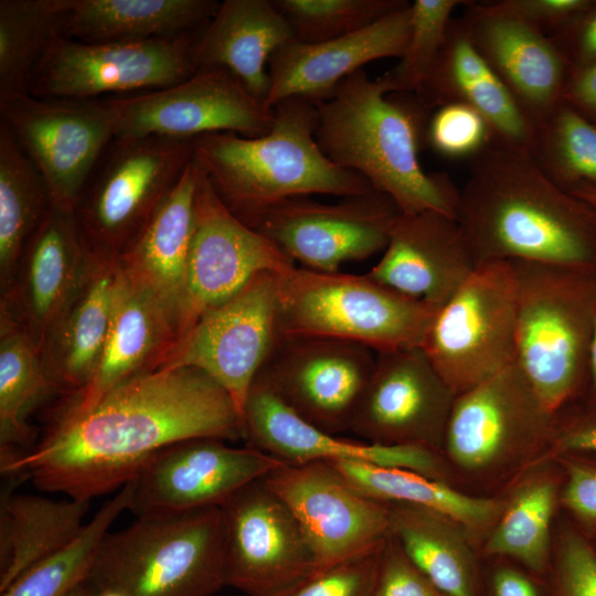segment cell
<instances>
[{"label": "cell", "mask_w": 596, "mask_h": 596, "mask_svg": "<svg viewBox=\"0 0 596 596\" xmlns=\"http://www.w3.org/2000/svg\"><path fill=\"white\" fill-rule=\"evenodd\" d=\"M196 437L243 439L232 398L198 369L158 368L118 383L81 417L53 423L1 476L91 501L123 488L157 451Z\"/></svg>", "instance_id": "6da1fadb"}, {"label": "cell", "mask_w": 596, "mask_h": 596, "mask_svg": "<svg viewBox=\"0 0 596 596\" xmlns=\"http://www.w3.org/2000/svg\"><path fill=\"white\" fill-rule=\"evenodd\" d=\"M469 163L456 219L478 265L596 269V210L550 179L531 152L493 139Z\"/></svg>", "instance_id": "7a4b0ae2"}, {"label": "cell", "mask_w": 596, "mask_h": 596, "mask_svg": "<svg viewBox=\"0 0 596 596\" xmlns=\"http://www.w3.org/2000/svg\"><path fill=\"white\" fill-rule=\"evenodd\" d=\"M316 105V139L333 163L364 177L403 214L456 219L459 190L447 173L425 171L418 158L432 111L416 94L392 93L362 68Z\"/></svg>", "instance_id": "3957f363"}, {"label": "cell", "mask_w": 596, "mask_h": 596, "mask_svg": "<svg viewBox=\"0 0 596 596\" xmlns=\"http://www.w3.org/2000/svg\"><path fill=\"white\" fill-rule=\"evenodd\" d=\"M259 137L215 132L193 139V159L228 210L246 225L268 207L298 196L340 198L374 191L361 174L333 163L316 139L317 105L290 97L274 107Z\"/></svg>", "instance_id": "277c9868"}, {"label": "cell", "mask_w": 596, "mask_h": 596, "mask_svg": "<svg viewBox=\"0 0 596 596\" xmlns=\"http://www.w3.org/2000/svg\"><path fill=\"white\" fill-rule=\"evenodd\" d=\"M510 263L515 280V363L544 407L558 417L587 394L596 269Z\"/></svg>", "instance_id": "5b68a950"}, {"label": "cell", "mask_w": 596, "mask_h": 596, "mask_svg": "<svg viewBox=\"0 0 596 596\" xmlns=\"http://www.w3.org/2000/svg\"><path fill=\"white\" fill-rule=\"evenodd\" d=\"M120 596H211L225 586L221 508L137 517L107 533L87 581Z\"/></svg>", "instance_id": "8992f818"}, {"label": "cell", "mask_w": 596, "mask_h": 596, "mask_svg": "<svg viewBox=\"0 0 596 596\" xmlns=\"http://www.w3.org/2000/svg\"><path fill=\"white\" fill-rule=\"evenodd\" d=\"M284 337L360 343L374 352L421 347L437 309L365 275L291 267L277 274Z\"/></svg>", "instance_id": "52a82bcc"}, {"label": "cell", "mask_w": 596, "mask_h": 596, "mask_svg": "<svg viewBox=\"0 0 596 596\" xmlns=\"http://www.w3.org/2000/svg\"><path fill=\"white\" fill-rule=\"evenodd\" d=\"M193 160V139L114 138L93 168L74 214L94 253L118 257Z\"/></svg>", "instance_id": "ba28073f"}, {"label": "cell", "mask_w": 596, "mask_h": 596, "mask_svg": "<svg viewBox=\"0 0 596 596\" xmlns=\"http://www.w3.org/2000/svg\"><path fill=\"white\" fill-rule=\"evenodd\" d=\"M556 425L514 362L455 397L441 454L467 475L499 476L549 451Z\"/></svg>", "instance_id": "9c48e42d"}, {"label": "cell", "mask_w": 596, "mask_h": 596, "mask_svg": "<svg viewBox=\"0 0 596 596\" xmlns=\"http://www.w3.org/2000/svg\"><path fill=\"white\" fill-rule=\"evenodd\" d=\"M421 348L456 396L512 365L517 305L511 263L478 265L437 310Z\"/></svg>", "instance_id": "30bf717a"}, {"label": "cell", "mask_w": 596, "mask_h": 596, "mask_svg": "<svg viewBox=\"0 0 596 596\" xmlns=\"http://www.w3.org/2000/svg\"><path fill=\"white\" fill-rule=\"evenodd\" d=\"M201 31L107 43L79 42L57 33L32 74L29 94L38 98L100 99L179 84L198 71L194 47Z\"/></svg>", "instance_id": "8fae6325"}, {"label": "cell", "mask_w": 596, "mask_h": 596, "mask_svg": "<svg viewBox=\"0 0 596 596\" xmlns=\"http://www.w3.org/2000/svg\"><path fill=\"white\" fill-rule=\"evenodd\" d=\"M279 336L277 274L260 273L230 299L203 312L159 368L204 372L230 395L243 426L249 389Z\"/></svg>", "instance_id": "7c38bea8"}, {"label": "cell", "mask_w": 596, "mask_h": 596, "mask_svg": "<svg viewBox=\"0 0 596 596\" xmlns=\"http://www.w3.org/2000/svg\"><path fill=\"white\" fill-rule=\"evenodd\" d=\"M102 99L111 115L115 138L194 139L215 132L259 137L270 130L275 118L274 108L221 67L198 70L166 88Z\"/></svg>", "instance_id": "4fadbf2b"}, {"label": "cell", "mask_w": 596, "mask_h": 596, "mask_svg": "<svg viewBox=\"0 0 596 596\" xmlns=\"http://www.w3.org/2000/svg\"><path fill=\"white\" fill-rule=\"evenodd\" d=\"M0 120L43 177L51 204L74 212L93 168L115 138L104 100L25 94L0 100Z\"/></svg>", "instance_id": "5bb4252c"}, {"label": "cell", "mask_w": 596, "mask_h": 596, "mask_svg": "<svg viewBox=\"0 0 596 596\" xmlns=\"http://www.w3.org/2000/svg\"><path fill=\"white\" fill-rule=\"evenodd\" d=\"M400 213L394 202L376 190L336 203L298 196L268 207L248 226L302 268L336 273L345 263L383 252Z\"/></svg>", "instance_id": "9a60e30c"}, {"label": "cell", "mask_w": 596, "mask_h": 596, "mask_svg": "<svg viewBox=\"0 0 596 596\" xmlns=\"http://www.w3.org/2000/svg\"><path fill=\"white\" fill-rule=\"evenodd\" d=\"M264 481L299 522L313 555L311 574L379 549L390 534L387 503L329 462L286 464Z\"/></svg>", "instance_id": "2e32d148"}, {"label": "cell", "mask_w": 596, "mask_h": 596, "mask_svg": "<svg viewBox=\"0 0 596 596\" xmlns=\"http://www.w3.org/2000/svg\"><path fill=\"white\" fill-rule=\"evenodd\" d=\"M252 447L196 437L169 445L148 458L127 482L128 510L136 517L221 507L245 485L285 466Z\"/></svg>", "instance_id": "e0dca14e"}, {"label": "cell", "mask_w": 596, "mask_h": 596, "mask_svg": "<svg viewBox=\"0 0 596 596\" xmlns=\"http://www.w3.org/2000/svg\"><path fill=\"white\" fill-rule=\"evenodd\" d=\"M375 358L351 341L279 336L257 377L301 418L338 435L351 428Z\"/></svg>", "instance_id": "ac0fdd59"}, {"label": "cell", "mask_w": 596, "mask_h": 596, "mask_svg": "<svg viewBox=\"0 0 596 596\" xmlns=\"http://www.w3.org/2000/svg\"><path fill=\"white\" fill-rule=\"evenodd\" d=\"M224 581L247 596H269L313 570L309 542L286 503L254 480L221 507Z\"/></svg>", "instance_id": "d6986e66"}, {"label": "cell", "mask_w": 596, "mask_h": 596, "mask_svg": "<svg viewBox=\"0 0 596 596\" xmlns=\"http://www.w3.org/2000/svg\"><path fill=\"white\" fill-rule=\"evenodd\" d=\"M295 266L272 241L228 210L201 171L177 341L203 312L230 299L256 275L281 274Z\"/></svg>", "instance_id": "ffe728a7"}, {"label": "cell", "mask_w": 596, "mask_h": 596, "mask_svg": "<svg viewBox=\"0 0 596 596\" xmlns=\"http://www.w3.org/2000/svg\"><path fill=\"white\" fill-rule=\"evenodd\" d=\"M455 397L421 347L379 352L350 432L372 444L441 453Z\"/></svg>", "instance_id": "44dd1931"}, {"label": "cell", "mask_w": 596, "mask_h": 596, "mask_svg": "<svg viewBox=\"0 0 596 596\" xmlns=\"http://www.w3.org/2000/svg\"><path fill=\"white\" fill-rule=\"evenodd\" d=\"M243 439L248 447L288 465L363 462L406 469L449 483V466L441 453L421 446L379 445L340 438L297 415L259 377L255 379L245 401Z\"/></svg>", "instance_id": "7402d4cb"}, {"label": "cell", "mask_w": 596, "mask_h": 596, "mask_svg": "<svg viewBox=\"0 0 596 596\" xmlns=\"http://www.w3.org/2000/svg\"><path fill=\"white\" fill-rule=\"evenodd\" d=\"M92 252L74 212L53 206L28 241L0 311L42 350L85 279Z\"/></svg>", "instance_id": "603a6c76"}, {"label": "cell", "mask_w": 596, "mask_h": 596, "mask_svg": "<svg viewBox=\"0 0 596 596\" xmlns=\"http://www.w3.org/2000/svg\"><path fill=\"white\" fill-rule=\"evenodd\" d=\"M460 19L535 127L563 103L572 68L549 35L486 1H469Z\"/></svg>", "instance_id": "cb8c5ba5"}, {"label": "cell", "mask_w": 596, "mask_h": 596, "mask_svg": "<svg viewBox=\"0 0 596 596\" xmlns=\"http://www.w3.org/2000/svg\"><path fill=\"white\" fill-rule=\"evenodd\" d=\"M382 253L366 275L437 310L478 267L457 219L435 211L400 213Z\"/></svg>", "instance_id": "d4e9b609"}, {"label": "cell", "mask_w": 596, "mask_h": 596, "mask_svg": "<svg viewBox=\"0 0 596 596\" xmlns=\"http://www.w3.org/2000/svg\"><path fill=\"white\" fill-rule=\"evenodd\" d=\"M411 32V2L354 33L318 42H290L269 58V91L264 102L300 97L328 99L339 84L372 61L403 54Z\"/></svg>", "instance_id": "484cf974"}, {"label": "cell", "mask_w": 596, "mask_h": 596, "mask_svg": "<svg viewBox=\"0 0 596 596\" xmlns=\"http://www.w3.org/2000/svg\"><path fill=\"white\" fill-rule=\"evenodd\" d=\"M200 174L193 159L118 256L125 276L146 290L166 312L174 328L175 341L184 304L194 196Z\"/></svg>", "instance_id": "4316f807"}, {"label": "cell", "mask_w": 596, "mask_h": 596, "mask_svg": "<svg viewBox=\"0 0 596 596\" xmlns=\"http://www.w3.org/2000/svg\"><path fill=\"white\" fill-rule=\"evenodd\" d=\"M415 94L430 111L449 103L473 108L490 125L494 140L532 153L534 124L478 51L460 18L451 20L436 64Z\"/></svg>", "instance_id": "83f0119b"}, {"label": "cell", "mask_w": 596, "mask_h": 596, "mask_svg": "<svg viewBox=\"0 0 596 596\" xmlns=\"http://www.w3.org/2000/svg\"><path fill=\"white\" fill-rule=\"evenodd\" d=\"M174 342V328L166 312L121 270L110 328L96 370L87 386L64 403L54 423L81 417L118 383L159 368Z\"/></svg>", "instance_id": "f1b7e54d"}, {"label": "cell", "mask_w": 596, "mask_h": 596, "mask_svg": "<svg viewBox=\"0 0 596 596\" xmlns=\"http://www.w3.org/2000/svg\"><path fill=\"white\" fill-rule=\"evenodd\" d=\"M120 276L118 257L92 252L84 281L42 350L44 364L65 402L87 386L96 370L110 328Z\"/></svg>", "instance_id": "f546056e"}, {"label": "cell", "mask_w": 596, "mask_h": 596, "mask_svg": "<svg viewBox=\"0 0 596 596\" xmlns=\"http://www.w3.org/2000/svg\"><path fill=\"white\" fill-rule=\"evenodd\" d=\"M295 42L294 32L273 0H224L200 32L194 61L198 70L231 72L258 99L269 91V58Z\"/></svg>", "instance_id": "4dcf8cb0"}, {"label": "cell", "mask_w": 596, "mask_h": 596, "mask_svg": "<svg viewBox=\"0 0 596 596\" xmlns=\"http://www.w3.org/2000/svg\"><path fill=\"white\" fill-rule=\"evenodd\" d=\"M215 0H62L58 34L79 42H131L202 30Z\"/></svg>", "instance_id": "1f68e13d"}, {"label": "cell", "mask_w": 596, "mask_h": 596, "mask_svg": "<svg viewBox=\"0 0 596 596\" xmlns=\"http://www.w3.org/2000/svg\"><path fill=\"white\" fill-rule=\"evenodd\" d=\"M390 534L447 596H482L471 534L454 518L422 505L389 502Z\"/></svg>", "instance_id": "d6a6232c"}, {"label": "cell", "mask_w": 596, "mask_h": 596, "mask_svg": "<svg viewBox=\"0 0 596 596\" xmlns=\"http://www.w3.org/2000/svg\"><path fill=\"white\" fill-rule=\"evenodd\" d=\"M24 478H6L0 498V593L81 532L89 501L19 494Z\"/></svg>", "instance_id": "836d02e7"}, {"label": "cell", "mask_w": 596, "mask_h": 596, "mask_svg": "<svg viewBox=\"0 0 596 596\" xmlns=\"http://www.w3.org/2000/svg\"><path fill=\"white\" fill-rule=\"evenodd\" d=\"M53 393L58 391L40 350L0 311V468L29 451L35 432L28 417Z\"/></svg>", "instance_id": "e575fe53"}, {"label": "cell", "mask_w": 596, "mask_h": 596, "mask_svg": "<svg viewBox=\"0 0 596 596\" xmlns=\"http://www.w3.org/2000/svg\"><path fill=\"white\" fill-rule=\"evenodd\" d=\"M561 487L560 478L551 470L528 473L504 498L482 554L507 558L545 578L552 560L551 530Z\"/></svg>", "instance_id": "d590c367"}, {"label": "cell", "mask_w": 596, "mask_h": 596, "mask_svg": "<svg viewBox=\"0 0 596 596\" xmlns=\"http://www.w3.org/2000/svg\"><path fill=\"white\" fill-rule=\"evenodd\" d=\"M329 464L365 494L385 503H412L445 513L472 536L489 533L504 503V499L466 494L447 482L406 469L350 461Z\"/></svg>", "instance_id": "8d00e7d4"}, {"label": "cell", "mask_w": 596, "mask_h": 596, "mask_svg": "<svg viewBox=\"0 0 596 596\" xmlns=\"http://www.w3.org/2000/svg\"><path fill=\"white\" fill-rule=\"evenodd\" d=\"M51 200L34 163L0 120V287L10 286L24 247Z\"/></svg>", "instance_id": "74e56055"}, {"label": "cell", "mask_w": 596, "mask_h": 596, "mask_svg": "<svg viewBox=\"0 0 596 596\" xmlns=\"http://www.w3.org/2000/svg\"><path fill=\"white\" fill-rule=\"evenodd\" d=\"M129 501L130 487L126 483L74 540L26 570L1 596H68L88 581L102 542L116 518L128 509Z\"/></svg>", "instance_id": "f35d334b"}, {"label": "cell", "mask_w": 596, "mask_h": 596, "mask_svg": "<svg viewBox=\"0 0 596 596\" xmlns=\"http://www.w3.org/2000/svg\"><path fill=\"white\" fill-rule=\"evenodd\" d=\"M62 0L0 1V100L29 94L32 74L58 33Z\"/></svg>", "instance_id": "ab89813d"}, {"label": "cell", "mask_w": 596, "mask_h": 596, "mask_svg": "<svg viewBox=\"0 0 596 596\" xmlns=\"http://www.w3.org/2000/svg\"><path fill=\"white\" fill-rule=\"evenodd\" d=\"M532 156L566 191L596 187V124L563 102L535 127Z\"/></svg>", "instance_id": "60d3db41"}, {"label": "cell", "mask_w": 596, "mask_h": 596, "mask_svg": "<svg viewBox=\"0 0 596 596\" xmlns=\"http://www.w3.org/2000/svg\"><path fill=\"white\" fill-rule=\"evenodd\" d=\"M295 42L318 43L360 31L405 7V0H273Z\"/></svg>", "instance_id": "b9f144b4"}, {"label": "cell", "mask_w": 596, "mask_h": 596, "mask_svg": "<svg viewBox=\"0 0 596 596\" xmlns=\"http://www.w3.org/2000/svg\"><path fill=\"white\" fill-rule=\"evenodd\" d=\"M469 0L411 2V32L397 64L382 79L392 93H417L434 68L445 43L453 12Z\"/></svg>", "instance_id": "7bdbcfd3"}, {"label": "cell", "mask_w": 596, "mask_h": 596, "mask_svg": "<svg viewBox=\"0 0 596 596\" xmlns=\"http://www.w3.org/2000/svg\"><path fill=\"white\" fill-rule=\"evenodd\" d=\"M493 139L490 125L478 111L461 103H449L430 113L425 142L443 158L470 161Z\"/></svg>", "instance_id": "ee69618b"}, {"label": "cell", "mask_w": 596, "mask_h": 596, "mask_svg": "<svg viewBox=\"0 0 596 596\" xmlns=\"http://www.w3.org/2000/svg\"><path fill=\"white\" fill-rule=\"evenodd\" d=\"M544 579L547 596H596V546L582 530H561Z\"/></svg>", "instance_id": "f6af8a7d"}, {"label": "cell", "mask_w": 596, "mask_h": 596, "mask_svg": "<svg viewBox=\"0 0 596 596\" xmlns=\"http://www.w3.org/2000/svg\"><path fill=\"white\" fill-rule=\"evenodd\" d=\"M381 547L308 575L269 596H371Z\"/></svg>", "instance_id": "bcb514c9"}, {"label": "cell", "mask_w": 596, "mask_h": 596, "mask_svg": "<svg viewBox=\"0 0 596 596\" xmlns=\"http://www.w3.org/2000/svg\"><path fill=\"white\" fill-rule=\"evenodd\" d=\"M371 596H447L406 556L389 534L382 544Z\"/></svg>", "instance_id": "7dc6e473"}, {"label": "cell", "mask_w": 596, "mask_h": 596, "mask_svg": "<svg viewBox=\"0 0 596 596\" xmlns=\"http://www.w3.org/2000/svg\"><path fill=\"white\" fill-rule=\"evenodd\" d=\"M564 469L560 502L585 530L596 534V458L557 456Z\"/></svg>", "instance_id": "c3c4849f"}, {"label": "cell", "mask_w": 596, "mask_h": 596, "mask_svg": "<svg viewBox=\"0 0 596 596\" xmlns=\"http://www.w3.org/2000/svg\"><path fill=\"white\" fill-rule=\"evenodd\" d=\"M592 0H494L491 8L518 18L553 36L585 10Z\"/></svg>", "instance_id": "681fc988"}, {"label": "cell", "mask_w": 596, "mask_h": 596, "mask_svg": "<svg viewBox=\"0 0 596 596\" xmlns=\"http://www.w3.org/2000/svg\"><path fill=\"white\" fill-rule=\"evenodd\" d=\"M549 454L596 457V406L582 402L562 413Z\"/></svg>", "instance_id": "f907efd6"}, {"label": "cell", "mask_w": 596, "mask_h": 596, "mask_svg": "<svg viewBox=\"0 0 596 596\" xmlns=\"http://www.w3.org/2000/svg\"><path fill=\"white\" fill-rule=\"evenodd\" d=\"M567 60L572 72L596 63V0L560 32L550 36Z\"/></svg>", "instance_id": "816d5d0a"}, {"label": "cell", "mask_w": 596, "mask_h": 596, "mask_svg": "<svg viewBox=\"0 0 596 596\" xmlns=\"http://www.w3.org/2000/svg\"><path fill=\"white\" fill-rule=\"evenodd\" d=\"M544 581L520 565L500 562L489 573L488 596H547Z\"/></svg>", "instance_id": "f5cc1de1"}, {"label": "cell", "mask_w": 596, "mask_h": 596, "mask_svg": "<svg viewBox=\"0 0 596 596\" xmlns=\"http://www.w3.org/2000/svg\"><path fill=\"white\" fill-rule=\"evenodd\" d=\"M563 102L596 124V63L572 72Z\"/></svg>", "instance_id": "db71d44e"}, {"label": "cell", "mask_w": 596, "mask_h": 596, "mask_svg": "<svg viewBox=\"0 0 596 596\" xmlns=\"http://www.w3.org/2000/svg\"><path fill=\"white\" fill-rule=\"evenodd\" d=\"M584 403L596 406V318L590 347L588 389Z\"/></svg>", "instance_id": "11a10c76"}, {"label": "cell", "mask_w": 596, "mask_h": 596, "mask_svg": "<svg viewBox=\"0 0 596 596\" xmlns=\"http://www.w3.org/2000/svg\"><path fill=\"white\" fill-rule=\"evenodd\" d=\"M568 192L584 200L586 203H588L596 210V187L581 183L572 188Z\"/></svg>", "instance_id": "9f6ffc18"}, {"label": "cell", "mask_w": 596, "mask_h": 596, "mask_svg": "<svg viewBox=\"0 0 596 596\" xmlns=\"http://www.w3.org/2000/svg\"><path fill=\"white\" fill-rule=\"evenodd\" d=\"M68 596H96V593L89 583L85 582L74 589Z\"/></svg>", "instance_id": "6f0895ef"}]
</instances>
